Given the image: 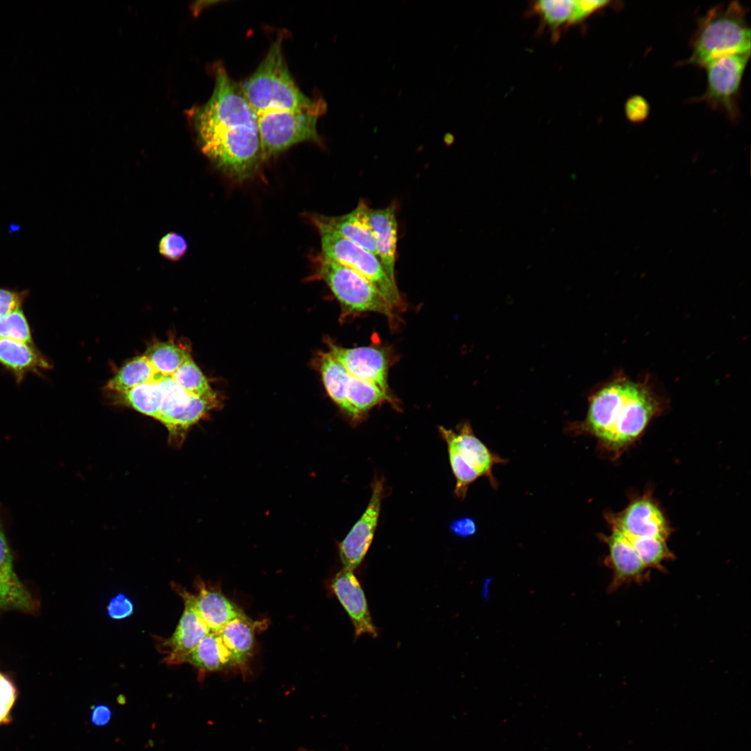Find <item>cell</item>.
I'll return each mask as SVG.
<instances>
[{
	"label": "cell",
	"mask_w": 751,
	"mask_h": 751,
	"mask_svg": "<svg viewBox=\"0 0 751 751\" xmlns=\"http://www.w3.org/2000/svg\"><path fill=\"white\" fill-rule=\"evenodd\" d=\"M614 2L611 1H586L574 0L573 12L570 20L569 26L583 22L590 16L595 13L613 6Z\"/></svg>",
	"instance_id": "34"
},
{
	"label": "cell",
	"mask_w": 751,
	"mask_h": 751,
	"mask_svg": "<svg viewBox=\"0 0 751 751\" xmlns=\"http://www.w3.org/2000/svg\"><path fill=\"white\" fill-rule=\"evenodd\" d=\"M162 376L155 371L147 357L143 355L125 364L108 381L107 388L122 393L137 386L159 380Z\"/></svg>",
	"instance_id": "24"
},
{
	"label": "cell",
	"mask_w": 751,
	"mask_h": 751,
	"mask_svg": "<svg viewBox=\"0 0 751 751\" xmlns=\"http://www.w3.org/2000/svg\"><path fill=\"white\" fill-rule=\"evenodd\" d=\"M282 42L280 35L240 86L256 115L264 161L302 142L321 143L317 122L327 111L323 98H310L296 85Z\"/></svg>",
	"instance_id": "1"
},
{
	"label": "cell",
	"mask_w": 751,
	"mask_h": 751,
	"mask_svg": "<svg viewBox=\"0 0 751 751\" xmlns=\"http://www.w3.org/2000/svg\"><path fill=\"white\" fill-rule=\"evenodd\" d=\"M318 261V274L339 302L344 315L376 312L394 319V308L364 277L323 257Z\"/></svg>",
	"instance_id": "6"
},
{
	"label": "cell",
	"mask_w": 751,
	"mask_h": 751,
	"mask_svg": "<svg viewBox=\"0 0 751 751\" xmlns=\"http://www.w3.org/2000/svg\"><path fill=\"white\" fill-rule=\"evenodd\" d=\"M747 13L738 1L709 10L697 22L691 40V56L680 65L704 68L726 56L750 54L751 32Z\"/></svg>",
	"instance_id": "4"
},
{
	"label": "cell",
	"mask_w": 751,
	"mask_h": 751,
	"mask_svg": "<svg viewBox=\"0 0 751 751\" xmlns=\"http://www.w3.org/2000/svg\"><path fill=\"white\" fill-rule=\"evenodd\" d=\"M611 527L629 537L655 538L667 540L672 529L660 508L649 496L632 501L617 514L607 515Z\"/></svg>",
	"instance_id": "11"
},
{
	"label": "cell",
	"mask_w": 751,
	"mask_h": 751,
	"mask_svg": "<svg viewBox=\"0 0 751 751\" xmlns=\"http://www.w3.org/2000/svg\"><path fill=\"white\" fill-rule=\"evenodd\" d=\"M329 352L353 377L373 383L388 391L389 360L385 351L375 346L344 348L328 343Z\"/></svg>",
	"instance_id": "13"
},
{
	"label": "cell",
	"mask_w": 751,
	"mask_h": 751,
	"mask_svg": "<svg viewBox=\"0 0 751 751\" xmlns=\"http://www.w3.org/2000/svg\"><path fill=\"white\" fill-rule=\"evenodd\" d=\"M111 718L112 711L111 707L104 704L93 706L90 714V722L97 727L106 726L110 722Z\"/></svg>",
	"instance_id": "39"
},
{
	"label": "cell",
	"mask_w": 751,
	"mask_h": 751,
	"mask_svg": "<svg viewBox=\"0 0 751 751\" xmlns=\"http://www.w3.org/2000/svg\"><path fill=\"white\" fill-rule=\"evenodd\" d=\"M157 383L160 403L155 419L168 430V444L179 448L191 427L216 407L218 399L188 394L172 376H163Z\"/></svg>",
	"instance_id": "7"
},
{
	"label": "cell",
	"mask_w": 751,
	"mask_h": 751,
	"mask_svg": "<svg viewBox=\"0 0 751 751\" xmlns=\"http://www.w3.org/2000/svg\"><path fill=\"white\" fill-rule=\"evenodd\" d=\"M370 208L360 201L351 212L339 216L312 214L318 220L378 257L376 239L369 221Z\"/></svg>",
	"instance_id": "16"
},
{
	"label": "cell",
	"mask_w": 751,
	"mask_h": 751,
	"mask_svg": "<svg viewBox=\"0 0 751 751\" xmlns=\"http://www.w3.org/2000/svg\"><path fill=\"white\" fill-rule=\"evenodd\" d=\"M107 611L111 618L123 619L133 613L134 605L124 595L120 593L110 601Z\"/></svg>",
	"instance_id": "38"
},
{
	"label": "cell",
	"mask_w": 751,
	"mask_h": 751,
	"mask_svg": "<svg viewBox=\"0 0 751 751\" xmlns=\"http://www.w3.org/2000/svg\"><path fill=\"white\" fill-rule=\"evenodd\" d=\"M254 629L252 622L245 615L232 620L217 632L236 665L243 663L251 654Z\"/></svg>",
	"instance_id": "23"
},
{
	"label": "cell",
	"mask_w": 751,
	"mask_h": 751,
	"mask_svg": "<svg viewBox=\"0 0 751 751\" xmlns=\"http://www.w3.org/2000/svg\"><path fill=\"white\" fill-rule=\"evenodd\" d=\"M750 54L726 56L709 63L704 92L693 102H704L714 111L724 113L732 122L741 118L739 98L743 74Z\"/></svg>",
	"instance_id": "8"
},
{
	"label": "cell",
	"mask_w": 751,
	"mask_h": 751,
	"mask_svg": "<svg viewBox=\"0 0 751 751\" xmlns=\"http://www.w3.org/2000/svg\"><path fill=\"white\" fill-rule=\"evenodd\" d=\"M186 662L204 671H216L236 665L217 632L207 634L186 656Z\"/></svg>",
	"instance_id": "21"
},
{
	"label": "cell",
	"mask_w": 751,
	"mask_h": 751,
	"mask_svg": "<svg viewBox=\"0 0 751 751\" xmlns=\"http://www.w3.org/2000/svg\"><path fill=\"white\" fill-rule=\"evenodd\" d=\"M36 601L17 576L13 557L0 525V613L7 611L33 613Z\"/></svg>",
	"instance_id": "15"
},
{
	"label": "cell",
	"mask_w": 751,
	"mask_h": 751,
	"mask_svg": "<svg viewBox=\"0 0 751 751\" xmlns=\"http://www.w3.org/2000/svg\"><path fill=\"white\" fill-rule=\"evenodd\" d=\"M28 291L0 288V317L22 307Z\"/></svg>",
	"instance_id": "37"
},
{
	"label": "cell",
	"mask_w": 751,
	"mask_h": 751,
	"mask_svg": "<svg viewBox=\"0 0 751 751\" xmlns=\"http://www.w3.org/2000/svg\"><path fill=\"white\" fill-rule=\"evenodd\" d=\"M347 401L346 412L354 418H358L374 406L391 399L388 391L351 376Z\"/></svg>",
	"instance_id": "25"
},
{
	"label": "cell",
	"mask_w": 751,
	"mask_h": 751,
	"mask_svg": "<svg viewBox=\"0 0 751 751\" xmlns=\"http://www.w3.org/2000/svg\"><path fill=\"white\" fill-rule=\"evenodd\" d=\"M611 528V534L602 538L608 547L605 563L613 573L609 592L625 584L643 583L649 578L647 569L628 538L618 529Z\"/></svg>",
	"instance_id": "12"
},
{
	"label": "cell",
	"mask_w": 751,
	"mask_h": 751,
	"mask_svg": "<svg viewBox=\"0 0 751 751\" xmlns=\"http://www.w3.org/2000/svg\"><path fill=\"white\" fill-rule=\"evenodd\" d=\"M455 442L460 453L479 476L490 478L491 483L494 484L492 467L501 460L492 455L488 448L475 436L468 423H464L459 432L455 433Z\"/></svg>",
	"instance_id": "20"
},
{
	"label": "cell",
	"mask_w": 751,
	"mask_h": 751,
	"mask_svg": "<svg viewBox=\"0 0 751 751\" xmlns=\"http://www.w3.org/2000/svg\"><path fill=\"white\" fill-rule=\"evenodd\" d=\"M332 588L338 600L349 615L355 629V638L369 634L378 635L370 615L367 601L353 571L343 568L334 577Z\"/></svg>",
	"instance_id": "14"
},
{
	"label": "cell",
	"mask_w": 751,
	"mask_h": 751,
	"mask_svg": "<svg viewBox=\"0 0 751 751\" xmlns=\"http://www.w3.org/2000/svg\"><path fill=\"white\" fill-rule=\"evenodd\" d=\"M308 218L319 233L321 257L355 271L372 284L394 308L401 307L396 284L389 278L377 256L328 227L312 213Z\"/></svg>",
	"instance_id": "5"
},
{
	"label": "cell",
	"mask_w": 751,
	"mask_h": 751,
	"mask_svg": "<svg viewBox=\"0 0 751 751\" xmlns=\"http://www.w3.org/2000/svg\"><path fill=\"white\" fill-rule=\"evenodd\" d=\"M369 504L360 518L339 544V556L344 569L353 571L364 560L378 526L384 495L382 479L375 478Z\"/></svg>",
	"instance_id": "10"
},
{
	"label": "cell",
	"mask_w": 751,
	"mask_h": 751,
	"mask_svg": "<svg viewBox=\"0 0 751 751\" xmlns=\"http://www.w3.org/2000/svg\"><path fill=\"white\" fill-rule=\"evenodd\" d=\"M631 543L647 569L663 572V563L674 559V554L667 545L666 541L655 538H638L625 535Z\"/></svg>",
	"instance_id": "30"
},
{
	"label": "cell",
	"mask_w": 751,
	"mask_h": 751,
	"mask_svg": "<svg viewBox=\"0 0 751 751\" xmlns=\"http://www.w3.org/2000/svg\"><path fill=\"white\" fill-rule=\"evenodd\" d=\"M0 338L33 344L30 326L22 307L0 317Z\"/></svg>",
	"instance_id": "32"
},
{
	"label": "cell",
	"mask_w": 751,
	"mask_h": 751,
	"mask_svg": "<svg viewBox=\"0 0 751 751\" xmlns=\"http://www.w3.org/2000/svg\"><path fill=\"white\" fill-rule=\"evenodd\" d=\"M187 249L188 243L185 238L175 232L165 234L159 243L160 255L171 261L180 260L186 254Z\"/></svg>",
	"instance_id": "33"
},
{
	"label": "cell",
	"mask_w": 751,
	"mask_h": 751,
	"mask_svg": "<svg viewBox=\"0 0 751 751\" xmlns=\"http://www.w3.org/2000/svg\"><path fill=\"white\" fill-rule=\"evenodd\" d=\"M172 588L184 600V609L172 635L156 640V647L169 665L184 663L186 656L211 631L198 615L194 603V595L174 582Z\"/></svg>",
	"instance_id": "9"
},
{
	"label": "cell",
	"mask_w": 751,
	"mask_h": 751,
	"mask_svg": "<svg viewBox=\"0 0 751 751\" xmlns=\"http://www.w3.org/2000/svg\"><path fill=\"white\" fill-rule=\"evenodd\" d=\"M439 430L447 444L449 462L456 480L455 494L463 499L469 485L479 477L477 471L464 459L455 442V432L443 426Z\"/></svg>",
	"instance_id": "27"
},
{
	"label": "cell",
	"mask_w": 751,
	"mask_h": 751,
	"mask_svg": "<svg viewBox=\"0 0 751 751\" xmlns=\"http://www.w3.org/2000/svg\"><path fill=\"white\" fill-rule=\"evenodd\" d=\"M209 100L193 111L202 152L223 172L242 181L264 161L256 115L239 86L222 66L216 70Z\"/></svg>",
	"instance_id": "2"
},
{
	"label": "cell",
	"mask_w": 751,
	"mask_h": 751,
	"mask_svg": "<svg viewBox=\"0 0 751 751\" xmlns=\"http://www.w3.org/2000/svg\"><path fill=\"white\" fill-rule=\"evenodd\" d=\"M450 528L455 535L462 537L472 535L476 531L475 522L469 517L454 520L451 523Z\"/></svg>",
	"instance_id": "40"
},
{
	"label": "cell",
	"mask_w": 751,
	"mask_h": 751,
	"mask_svg": "<svg viewBox=\"0 0 751 751\" xmlns=\"http://www.w3.org/2000/svg\"><path fill=\"white\" fill-rule=\"evenodd\" d=\"M318 356V369L329 396L347 412L350 374L329 351L321 353Z\"/></svg>",
	"instance_id": "22"
},
{
	"label": "cell",
	"mask_w": 751,
	"mask_h": 751,
	"mask_svg": "<svg viewBox=\"0 0 751 751\" xmlns=\"http://www.w3.org/2000/svg\"><path fill=\"white\" fill-rule=\"evenodd\" d=\"M16 698L12 682L0 672V723L6 722Z\"/></svg>",
	"instance_id": "36"
},
{
	"label": "cell",
	"mask_w": 751,
	"mask_h": 751,
	"mask_svg": "<svg viewBox=\"0 0 751 751\" xmlns=\"http://www.w3.org/2000/svg\"><path fill=\"white\" fill-rule=\"evenodd\" d=\"M667 407L668 399L651 378L633 380L620 373L591 397L586 424L617 456Z\"/></svg>",
	"instance_id": "3"
},
{
	"label": "cell",
	"mask_w": 751,
	"mask_h": 751,
	"mask_svg": "<svg viewBox=\"0 0 751 751\" xmlns=\"http://www.w3.org/2000/svg\"><path fill=\"white\" fill-rule=\"evenodd\" d=\"M158 381L150 382L129 391L118 393L117 401L121 405L155 419L160 403Z\"/></svg>",
	"instance_id": "28"
},
{
	"label": "cell",
	"mask_w": 751,
	"mask_h": 751,
	"mask_svg": "<svg viewBox=\"0 0 751 751\" xmlns=\"http://www.w3.org/2000/svg\"><path fill=\"white\" fill-rule=\"evenodd\" d=\"M369 221L377 245L378 257L385 272L394 282L397 245V220L395 206L369 209Z\"/></svg>",
	"instance_id": "17"
},
{
	"label": "cell",
	"mask_w": 751,
	"mask_h": 751,
	"mask_svg": "<svg viewBox=\"0 0 751 751\" xmlns=\"http://www.w3.org/2000/svg\"><path fill=\"white\" fill-rule=\"evenodd\" d=\"M176 382L188 394L202 397L216 394L198 366L189 356L172 375Z\"/></svg>",
	"instance_id": "31"
},
{
	"label": "cell",
	"mask_w": 751,
	"mask_h": 751,
	"mask_svg": "<svg viewBox=\"0 0 751 751\" xmlns=\"http://www.w3.org/2000/svg\"><path fill=\"white\" fill-rule=\"evenodd\" d=\"M624 114L627 120L633 124L645 122L649 116L650 106L642 95H634L627 99L624 104Z\"/></svg>",
	"instance_id": "35"
},
{
	"label": "cell",
	"mask_w": 751,
	"mask_h": 751,
	"mask_svg": "<svg viewBox=\"0 0 751 751\" xmlns=\"http://www.w3.org/2000/svg\"><path fill=\"white\" fill-rule=\"evenodd\" d=\"M197 589V595H194L195 606L211 632H218L232 620L245 615L220 591L207 588L200 582Z\"/></svg>",
	"instance_id": "18"
},
{
	"label": "cell",
	"mask_w": 751,
	"mask_h": 751,
	"mask_svg": "<svg viewBox=\"0 0 751 751\" xmlns=\"http://www.w3.org/2000/svg\"><path fill=\"white\" fill-rule=\"evenodd\" d=\"M0 525H1V522H0Z\"/></svg>",
	"instance_id": "41"
},
{
	"label": "cell",
	"mask_w": 751,
	"mask_h": 751,
	"mask_svg": "<svg viewBox=\"0 0 751 751\" xmlns=\"http://www.w3.org/2000/svg\"><path fill=\"white\" fill-rule=\"evenodd\" d=\"M0 364L17 380L27 373L51 368L49 360L33 344L6 338H0Z\"/></svg>",
	"instance_id": "19"
},
{
	"label": "cell",
	"mask_w": 751,
	"mask_h": 751,
	"mask_svg": "<svg viewBox=\"0 0 751 751\" xmlns=\"http://www.w3.org/2000/svg\"><path fill=\"white\" fill-rule=\"evenodd\" d=\"M574 0H543L533 3L532 12L556 37L560 30L569 26Z\"/></svg>",
	"instance_id": "29"
},
{
	"label": "cell",
	"mask_w": 751,
	"mask_h": 751,
	"mask_svg": "<svg viewBox=\"0 0 751 751\" xmlns=\"http://www.w3.org/2000/svg\"><path fill=\"white\" fill-rule=\"evenodd\" d=\"M144 355L157 373L168 376H172L191 354L188 349L170 340L152 344Z\"/></svg>",
	"instance_id": "26"
}]
</instances>
